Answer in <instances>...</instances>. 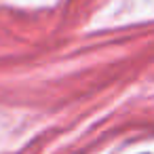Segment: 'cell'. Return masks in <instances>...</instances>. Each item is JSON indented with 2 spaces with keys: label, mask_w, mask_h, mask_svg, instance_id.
<instances>
[]
</instances>
